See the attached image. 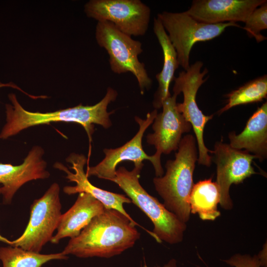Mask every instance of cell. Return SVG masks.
Returning <instances> with one entry per match:
<instances>
[{
    "label": "cell",
    "mask_w": 267,
    "mask_h": 267,
    "mask_svg": "<svg viewBox=\"0 0 267 267\" xmlns=\"http://www.w3.org/2000/svg\"><path fill=\"white\" fill-rule=\"evenodd\" d=\"M137 225L118 211L105 208L70 239L62 252L79 258H111L134 245L140 237Z\"/></svg>",
    "instance_id": "6da1fadb"
},
{
    "label": "cell",
    "mask_w": 267,
    "mask_h": 267,
    "mask_svg": "<svg viewBox=\"0 0 267 267\" xmlns=\"http://www.w3.org/2000/svg\"><path fill=\"white\" fill-rule=\"evenodd\" d=\"M118 95L117 91L109 87L104 97L93 105L81 104L73 107L54 112H33L24 109L14 93H9L11 104H5L6 123L0 133V138L5 139L19 134L29 127L52 122H72L81 125L86 131L89 141L94 132V124L109 128L112 125L110 115L113 112L107 111L108 105L114 101Z\"/></svg>",
    "instance_id": "7a4b0ae2"
},
{
    "label": "cell",
    "mask_w": 267,
    "mask_h": 267,
    "mask_svg": "<svg viewBox=\"0 0 267 267\" xmlns=\"http://www.w3.org/2000/svg\"><path fill=\"white\" fill-rule=\"evenodd\" d=\"M174 160H168L164 176L155 177L156 190L164 200V205L186 223L190 216L189 196L194 185L193 175L197 161L196 139L192 134L182 137Z\"/></svg>",
    "instance_id": "3957f363"
},
{
    "label": "cell",
    "mask_w": 267,
    "mask_h": 267,
    "mask_svg": "<svg viewBox=\"0 0 267 267\" xmlns=\"http://www.w3.org/2000/svg\"><path fill=\"white\" fill-rule=\"evenodd\" d=\"M142 168L134 167L129 171L124 167H120L116 170L115 177L110 180L116 183L131 202L150 219L154 225L153 237L157 242L171 244L181 242L186 223L142 187L139 181Z\"/></svg>",
    "instance_id": "277c9868"
},
{
    "label": "cell",
    "mask_w": 267,
    "mask_h": 267,
    "mask_svg": "<svg viewBox=\"0 0 267 267\" xmlns=\"http://www.w3.org/2000/svg\"><path fill=\"white\" fill-rule=\"evenodd\" d=\"M95 39L99 46L106 50L113 72L117 74L131 73L136 78L142 94L150 88L152 80L145 65L138 59L139 55L143 52L140 41L134 40L107 21L97 22Z\"/></svg>",
    "instance_id": "5b68a950"
},
{
    "label": "cell",
    "mask_w": 267,
    "mask_h": 267,
    "mask_svg": "<svg viewBox=\"0 0 267 267\" xmlns=\"http://www.w3.org/2000/svg\"><path fill=\"white\" fill-rule=\"evenodd\" d=\"M174 47L179 65L186 71L190 67L189 55L192 46L199 42L211 40L219 36L228 27L241 28L235 22L207 24L196 20L182 12L163 11L157 14Z\"/></svg>",
    "instance_id": "8992f818"
},
{
    "label": "cell",
    "mask_w": 267,
    "mask_h": 267,
    "mask_svg": "<svg viewBox=\"0 0 267 267\" xmlns=\"http://www.w3.org/2000/svg\"><path fill=\"white\" fill-rule=\"evenodd\" d=\"M58 183H52L44 194L35 200L30 207V217L23 234L12 241L10 246L40 253L50 241L62 215Z\"/></svg>",
    "instance_id": "52a82bcc"
},
{
    "label": "cell",
    "mask_w": 267,
    "mask_h": 267,
    "mask_svg": "<svg viewBox=\"0 0 267 267\" xmlns=\"http://www.w3.org/2000/svg\"><path fill=\"white\" fill-rule=\"evenodd\" d=\"M203 63L197 61L190 65L186 71H182L178 76L175 78L173 91L177 96L181 92L183 95L182 103H177L178 111L185 119L191 125L198 144V162L200 165L210 166L212 157L208 153L212 151L208 149L204 142V130L207 123L211 120L213 115L206 116L199 108L196 96L199 88L207 80L203 79L208 71L207 68L201 72Z\"/></svg>",
    "instance_id": "ba28073f"
},
{
    "label": "cell",
    "mask_w": 267,
    "mask_h": 267,
    "mask_svg": "<svg viewBox=\"0 0 267 267\" xmlns=\"http://www.w3.org/2000/svg\"><path fill=\"white\" fill-rule=\"evenodd\" d=\"M85 12L97 21L113 23L131 36L144 35L151 16L150 7L140 0H90L85 4Z\"/></svg>",
    "instance_id": "9c48e42d"
},
{
    "label": "cell",
    "mask_w": 267,
    "mask_h": 267,
    "mask_svg": "<svg viewBox=\"0 0 267 267\" xmlns=\"http://www.w3.org/2000/svg\"><path fill=\"white\" fill-rule=\"evenodd\" d=\"M177 95L166 98L162 104V111L158 113L153 121V133L146 136L147 142L154 145L156 150L152 155V164L156 177H162L164 173L161 164L162 154H168L178 149L183 134L189 132L192 126L178 111L176 101Z\"/></svg>",
    "instance_id": "30bf717a"
},
{
    "label": "cell",
    "mask_w": 267,
    "mask_h": 267,
    "mask_svg": "<svg viewBox=\"0 0 267 267\" xmlns=\"http://www.w3.org/2000/svg\"><path fill=\"white\" fill-rule=\"evenodd\" d=\"M212 153L217 166L216 182L220 191V204L224 210H231L233 202L229 195L230 187L257 174L252 166L256 157L245 150L235 149L222 141L215 143Z\"/></svg>",
    "instance_id": "8fae6325"
},
{
    "label": "cell",
    "mask_w": 267,
    "mask_h": 267,
    "mask_svg": "<svg viewBox=\"0 0 267 267\" xmlns=\"http://www.w3.org/2000/svg\"><path fill=\"white\" fill-rule=\"evenodd\" d=\"M157 114V110L154 109L148 113L145 120L135 117V120L139 126L136 134L119 147L115 149L105 148L103 150L105 157L103 160L94 166H88L86 173L87 177L95 176L110 180L115 177L117 165L126 161L133 162L136 167L142 168V162L144 160L150 161L153 164L154 159L152 156L146 154L143 149L142 139L144 132L153 122Z\"/></svg>",
    "instance_id": "7c38bea8"
},
{
    "label": "cell",
    "mask_w": 267,
    "mask_h": 267,
    "mask_svg": "<svg viewBox=\"0 0 267 267\" xmlns=\"http://www.w3.org/2000/svg\"><path fill=\"white\" fill-rule=\"evenodd\" d=\"M71 166L69 168L73 172L60 162H56L53 167L66 174V178L69 181L76 183L75 186H66L63 191L68 195L81 192L89 194L103 204L105 208L113 209L118 211L131 220H133L126 212L123 207L124 203H132L131 199L125 195L108 191L92 184L87 177L84 166L87 159L83 154L71 153L66 159Z\"/></svg>",
    "instance_id": "4fadbf2b"
},
{
    "label": "cell",
    "mask_w": 267,
    "mask_h": 267,
    "mask_svg": "<svg viewBox=\"0 0 267 267\" xmlns=\"http://www.w3.org/2000/svg\"><path fill=\"white\" fill-rule=\"evenodd\" d=\"M44 153L41 146L35 145L21 164L15 166L0 163V184L2 185L1 194L5 204L10 203L16 191L26 182L49 177L47 163L43 158Z\"/></svg>",
    "instance_id": "5bb4252c"
},
{
    "label": "cell",
    "mask_w": 267,
    "mask_h": 267,
    "mask_svg": "<svg viewBox=\"0 0 267 267\" xmlns=\"http://www.w3.org/2000/svg\"><path fill=\"white\" fill-rule=\"evenodd\" d=\"M266 0H194L185 12L197 21L207 24L244 22Z\"/></svg>",
    "instance_id": "9a60e30c"
},
{
    "label": "cell",
    "mask_w": 267,
    "mask_h": 267,
    "mask_svg": "<svg viewBox=\"0 0 267 267\" xmlns=\"http://www.w3.org/2000/svg\"><path fill=\"white\" fill-rule=\"evenodd\" d=\"M105 209L102 203L89 194L79 193L74 205L61 215L57 232L50 242L57 244L64 238H73L77 236L91 220L102 213Z\"/></svg>",
    "instance_id": "2e32d148"
},
{
    "label": "cell",
    "mask_w": 267,
    "mask_h": 267,
    "mask_svg": "<svg viewBox=\"0 0 267 267\" xmlns=\"http://www.w3.org/2000/svg\"><path fill=\"white\" fill-rule=\"evenodd\" d=\"M230 146L255 155L262 161L267 157V102L264 103L248 120L243 131L238 134H228Z\"/></svg>",
    "instance_id": "e0dca14e"
},
{
    "label": "cell",
    "mask_w": 267,
    "mask_h": 267,
    "mask_svg": "<svg viewBox=\"0 0 267 267\" xmlns=\"http://www.w3.org/2000/svg\"><path fill=\"white\" fill-rule=\"evenodd\" d=\"M153 29L162 47L164 57L162 69L156 75L158 87L154 94L153 106L157 110L162 107L163 101L171 95L169 87L175 78V72L179 64L176 51L161 22L157 17L154 18Z\"/></svg>",
    "instance_id": "ac0fdd59"
},
{
    "label": "cell",
    "mask_w": 267,
    "mask_h": 267,
    "mask_svg": "<svg viewBox=\"0 0 267 267\" xmlns=\"http://www.w3.org/2000/svg\"><path fill=\"white\" fill-rule=\"evenodd\" d=\"M220 202L219 187L212 178L200 180L194 184L189 204L190 213L197 214L203 221H214L221 212L218 209Z\"/></svg>",
    "instance_id": "d6986e66"
},
{
    "label": "cell",
    "mask_w": 267,
    "mask_h": 267,
    "mask_svg": "<svg viewBox=\"0 0 267 267\" xmlns=\"http://www.w3.org/2000/svg\"><path fill=\"white\" fill-rule=\"evenodd\" d=\"M67 258L62 252L42 254L15 246L0 247V260L3 267H41L51 260Z\"/></svg>",
    "instance_id": "ffe728a7"
},
{
    "label": "cell",
    "mask_w": 267,
    "mask_h": 267,
    "mask_svg": "<svg viewBox=\"0 0 267 267\" xmlns=\"http://www.w3.org/2000/svg\"><path fill=\"white\" fill-rule=\"evenodd\" d=\"M267 76L251 81L227 95L226 105L218 112L221 114L235 106L262 101L267 98Z\"/></svg>",
    "instance_id": "44dd1931"
},
{
    "label": "cell",
    "mask_w": 267,
    "mask_h": 267,
    "mask_svg": "<svg viewBox=\"0 0 267 267\" xmlns=\"http://www.w3.org/2000/svg\"><path fill=\"white\" fill-rule=\"evenodd\" d=\"M242 28L248 34L260 43L267 39L261 34V31L267 28V2L256 8L249 15Z\"/></svg>",
    "instance_id": "7402d4cb"
},
{
    "label": "cell",
    "mask_w": 267,
    "mask_h": 267,
    "mask_svg": "<svg viewBox=\"0 0 267 267\" xmlns=\"http://www.w3.org/2000/svg\"><path fill=\"white\" fill-rule=\"evenodd\" d=\"M222 261L234 267H262L256 255L252 256L249 254H236Z\"/></svg>",
    "instance_id": "603a6c76"
},
{
    "label": "cell",
    "mask_w": 267,
    "mask_h": 267,
    "mask_svg": "<svg viewBox=\"0 0 267 267\" xmlns=\"http://www.w3.org/2000/svg\"><path fill=\"white\" fill-rule=\"evenodd\" d=\"M262 267H267V245H264L263 250L257 255Z\"/></svg>",
    "instance_id": "cb8c5ba5"
},
{
    "label": "cell",
    "mask_w": 267,
    "mask_h": 267,
    "mask_svg": "<svg viewBox=\"0 0 267 267\" xmlns=\"http://www.w3.org/2000/svg\"><path fill=\"white\" fill-rule=\"evenodd\" d=\"M2 87H11L14 89H18L20 90V91L22 92L24 94L28 95L29 97L33 98L34 97L33 95L32 94H29L27 93H26L25 91H24L23 89H22L20 88H19L18 86L16 85L14 83L12 82L8 83H2L0 82V88Z\"/></svg>",
    "instance_id": "d4e9b609"
},
{
    "label": "cell",
    "mask_w": 267,
    "mask_h": 267,
    "mask_svg": "<svg viewBox=\"0 0 267 267\" xmlns=\"http://www.w3.org/2000/svg\"><path fill=\"white\" fill-rule=\"evenodd\" d=\"M141 267H148L145 263ZM163 267H177V261L175 259H173L170 260L168 263L165 265Z\"/></svg>",
    "instance_id": "484cf974"
},
{
    "label": "cell",
    "mask_w": 267,
    "mask_h": 267,
    "mask_svg": "<svg viewBox=\"0 0 267 267\" xmlns=\"http://www.w3.org/2000/svg\"><path fill=\"white\" fill-rule=\"evenodd\" d=\"M0 241L4 242L5 243H7V244L9 245L10 246L11 245L12 241H10L8 240L7 238L4 237L2 235L0 234Z\"/></svg>",
    "instance_id": "4316f807"
},
{
    "label": "cell",
    "mask_w": 267,
    "mask_h": 267,
    "mask_svg": "<svg viewBox=\"0 0 267 267\" xmlns=\"http://www.w3.org/2000/svg\"><path fill=\"white\" fill-rule=\"evenodd\" d=\"M1 194V189H0V195Z\"/></svg>",
    "instance_id": "83f0119b"
}]
</instances>
